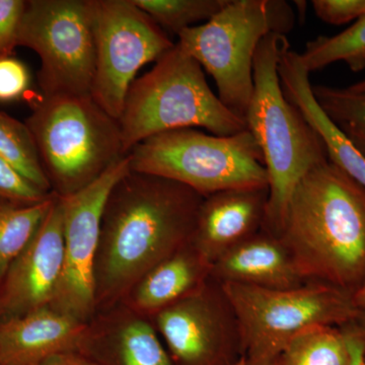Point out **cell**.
<instances>
[{"mask_svg": "<svg viewBox=\"0 0 365 365\" xmlns=\"http://www.w3.org/2000/svg\"><path fill=\"white\" fill-rule=\"evenodd\" d=\"M203 198L180 182L133 170L117 182L101 222L96 314L121 304L148 271L192 242Z\"/></svg>", "mask_w": 365, "mask_h": 365, "instance_id": "cell-1", "label": "cell"}, {"mask_svg": "<svg viewBox=\"0 0 365 365\" xmlns=\"http://www.w3.org/2000/svg\"><path fill=\"white\" fill-rule=\"evenodd\" d=\"M276 235L306 282L364 284L365 189L329 160L300 180Z\"/></svg>", "mask_w": 365, "mask_h": 365, "instance_id": "cell-2", "label": "cell"}, {"mask_svg": "<svg viewBox=\"0 0 365 365\" xmlns=\"http://www.w3.org/2000/svg\"><path fill=\"white\" fill-rule=\"evenodd\" d=\"M287 36L269 34L254 58V91L246 115L248 130L263 155L269 180L264 230L277 234L295 187L309 170L328 162L318 132L285 98L278 64Z\"/></svg>", "mask_w": 365, "mask_h": 365, "instance_id": "cell-3", "label": "cell"}, {"mask_svg": "<svg viewBox=\"0 0 365 365\" xmlns=\"http://www.w3.org/2000/svg\"><path fill=\"white\" fill-rule=\"evenodd\" d=\"M125 155L163 132L202 127L230 136L248 130L246 120L228 110L209 88L200 64L179 44L132 83L118 119Z\"/></svg>", "mask_w": 365, "mask_h": 365, "instance_id": "cell-4", "label": "cell"}, {"mask_svg": "<svg viewBox=\"0 0 365 365\" xmlns=\"http://www.w3.org/2000/svg\"><path fill=\"white\" fill-rule=\"evenodd\" d=\"M26 125L59 197L85 188L127 155L119 122L91 95L43 96Z\"/></svg>", "mask_w": 365, "mask_h": 365, "instance_id": "cell-5", "label": "cell"}, {"mask_svg": "<svg viewBox=\"0 0 365 365\" xmlns=\"http://www.w3.org/2000/svg\"><path fill=\"white\" fill-rule=\"evenodd\" d=\"M294 21L284 0H228L206 23L182 31L178 44L212 76L222 104L246 120L257 49L269 34L287 36Z\"/></svg>", "mask_w": 365, "mask_h": 365, "instance_id": "cell-6", "label": "cell"}, {"mask_svg": "<svg viewBox=\"0 0 365 365\" xmlns=\"http://www.w3.org/2000/svg\"><path fill=\"white\" fill-rule=\"evenodd\" d=\"M133 172L180 182L207 197L222 190L269 188L260 148L251 132L230 136L194 128L163 132L128 153Z\"/></svg>", "mask_w": 365, "mask_h": 365, "instance_id": "cell-7", "label": "cell"}, {"mask_svg": "<svg viewBox=\"0 0 365 365\" xmlns=\"http://www.w3.org/2000/svg\"><path fill=\"white\" fill-rule=\"evenodd\" d=\"M241 333L249 365L277 361L290 341L312 326L343 327L356 319L353 294L321 282L276 289L222 283Z\"/></svg>", "mask_w": 365, "mask_h": 365, "instance_id": "cell-8", "label": "cell"}, {"mask_svg": "<svg viewBox=\"0 0 365 365\" xmlns=\"http://www.w3.org/2000/svg\"><path fill=\"white\" fill-rule=\"evenodd\" d=\"M18 46L40 57L44 97L91 95L96 44L90 0L26 1Z\"/></svg>", "mask_w": 365, "mask_h": 365, "instance_id": "cell-9", "label": "cell"}, {"mask_svg": "<svg viewBox=\"0 0 365 365\" xmlns=\"http://www.w3.org/2000/svg\"><path fill=\"white\" fill-rule=\"evenodd\" d=\"M96 44L91 96L119 119L137 71L175 44L132 0H90Z\"/></svg>", "mask_w": 365, "mask_h": 365, "instance_id": "cell-10", "label": "cell"}, {"mask_svg": "<svg viewBox=\"0 0 365 365\" xmlns=\"http://www.w3.org/2000/svg\"><path fill=\"white\" fill-rule=\"evenodd\" d=\"M128 155L63 203L64 264L51 307L83 323L96 316L95 267L108 197L130 172Z\"/></svg>", "mask_w": 365, "mask_h": 365, "instance_id": "cell-11", "label": "cell"}, {"mask_svg": "<svg viewBox=\"0 0 365 365\" xmlns=\"http://www.w3.org/2000/svg\"><path fill=\"white\" fill-rule=\"evenodd\" d=\"M150 319L175 365H235L242 359L239 322L212 278Z\"/></svg>", "mask_w": 365, "mask_h": 365, "instance_id": "cell-12", "label": "cell"}, {"mask_svg": "<svg viewBox=\"0 0 365 365\" xmlns=\"http://www.w3.org/2000/svg\"><path fill=\"white\" fill-rule=\"evenodd\" d=\"M64 264L63 203L55 197L32 241L19 255L0 283L2 319L51 307Z\"/></svg>", "mask_w": 365, "mask_h": 365, "instance_id": "cell-13", "label": "cell"}, {"mask_svg": "<svg viewBox=\"0 0 365 365\" xmlns=\"http://www.w3.org/2000/svg\"><path fill=\"white\" fill-rule=\"evenodd\" d=\"M269 188L222 190L204 197L192 244L211 264L265 225Z\"/></svg>", "mask_w": 365, "mask_h": 365, "instance_id": "cell-14", "label": "cell"}, {"mask_svg": "<svg viewBox=\"0 0 365 365\" xmlns=\"http://www.w3.org/2000/svg\"><path fill=\"white\" fill-rule=\"evenodd\" d=\"M81 353L98 365H175L151 319L123 304L93 317Z\"/></svg>", "mask_w": 365, "mask_h": 365, "instance_id": "cell-15", "label": "cell"}, {"mask_svg": "<svg viewBox=\"0 0 365 365\" xmlns=\"http://www.w3.org/2000/svg\"><path fill=\"white\" fill-rule=\"evenodd\" d=\"M88 323L42 307L0 322V365H38L60 353L81 352Z\"/></svg>", "mask_w": 365, "mask_h": 365, "instance_id": "cell-16", "label": "cell"}, {"mask_svg": "<svg viewBox=\"0 0 365 365\" xmlns=\"http://www.w3.org/2000/svg\"><path fill=\"white\" fill-rule=\"evenodd\" d=\"M211 278L220 284L237 283L276 289L306 283L280 237L264 228L220 257L212 264Z\"/></svg>", "mask_w": 365, "mask_h": 365, "instance_id": "cell-17", "label": "cell"}, {"mask_svg": "<svg viewBox=\"0 0 365 365\" xmlns=\"http://www.w3.org/2000/svg\"><path fill=\"white\" fill-rule=\"evenodd\" d=\"M211 272L212 264L191 242L148 271L120 304L151 319L202 287Z\"/></svg>", "mask_w": 365, "mask_h": 365, "instance_id": "cell-18", "label": "cell"}, {"mask_svg": "<svg viewBox=\"0 0 365 365\" xmlns=\"http://www.w3.org/2000/svg\"><path fill=\"white\" fill-rule=\"evenodd\" d=\"M278 73L285 98L297 106L304 119L318 132L325 144L329 162L365 189V158L329 119L314 97L309 72L302 64L299 53L288 41L281 51Z\"/></svg>", "mask_w": 365, "mask_h": 365, "instance_id": "cell-19", "label": "cell"}, {"mask_svg": "<svg viewBox=\"0 0 365 365\" xmlns=\"http://www.w3.org/2000/svg\"><path fill=\"white\" fill-rule=\"evenodd\" d=\"M280 365H351L349 339L342 327L316 325L295 336Z\"/></svg>", "mask_w": 365, "mask_h": 365, "instance_id": "cell-20", "label": "cell"}, {"mask_svg": "<svg viewBox=\"0 0 365 365\" xmlns=\"http://www.w3.org/2000/svg\"><path fill=\"white\" fill-rule=\"evenodd\" d=\"M56 194L42 202L23 204L0 199V283L19 255L32 241Z\"/></svg>", "mask_w": 365, "mask_h": 365, "instance_id": "cell-21", "label": "cell"}, {"mask_svg": "<svg viewBox=\"0 0 365 365\" xmlns=\"http://www.w3.org/2000/svg\"><path fill=\"white\" fill-rule=\"evenodd\" d=\"M300 60L307 71L316 72L325 67L344 62L354 73L365 69V16L349 28L333 36H319L307 43Z\"/></svg>", "mask_w": 365, "mask_h": 365, "instance_id": "cell-22", "label": "cell"}, {"mask_svg": "<svg viewBox=\"0 0 365 365\" xmlns=\"http://www.w3.org/2000/svg\"><path fill=\"white\" fill-rule=\"evenodd\" d=\"M312 88L322 110L365 158V93L325 85Z\"/></svg>", "mask_w": 365, "mask_h": 365, "instance_id": "cell-23", "label": "cell"}, {"mask_svg": "<svg viewBox=\"0 0 365 365\" xmlns=\"http://www.w3.org/2000/svg\"><path fill=\"white\" fill-rule=\"evenodd\" d=\"M0 158L11 163L45 193H53L30 129L2 112H0Z\"/></svg>", "mask_w": 365, "mask_h": 365, "instance_id": "cell-24", "label": "cell"}, {"mask_svg": "<svg viewBox=\"0 0 365 365\" xmlns=\"http://www.w3.org/2000/svg\"><path fill=\"white\" fill-rule=\"evenodd\" d=\"M163 31L179 35L182 31L212 19L228 0H132Z\"/></svg>", "mask_w": 365, "mask_h": 365, "instance_id": "cell-25", "label": "cell"}, {"mask_svg": "<svg viewBox=\"0 0 365 365\" xmlns=\"http://www.w3.org/2000/svg\"><path fill=\"white\" fill-rule=\"evenodd\" d=\"M54 193H45L29 181L11 163L0 158V199L23 204L42 202Z\"/></svg>", "mask_w": 365, "mask_h": 365, "instance_id": "cell-26", "label": "cell"}, {"mask_svg": "<svg viewBox=\"0 0 365 365\" xmlns=\"http://www.w3.org/2000/svg\"><path fill=\"white\" fill-rule=\"evenodd\" d=\"M30 83V71L23 61L11 56L0 57V103L20 100Z\"/></svg>", "mask_w": 365, "mask_h": 365, "instance_id": "cell-27", "label": "cell"}, {"mask_svg": "<svg viewBox=\"0 0 365 365\" xmlns=\"http://www.w3.org/2000/svg\"><path fill=\"white\" fill-rule=\"evenodd\" d=\"M26 1L0 0V57L11 56L18 46Z\"/></svg>", "mask_w": 365, "mask_h": 365, "instance_id": "cell-28", "label": "cell"}, {"mask_svg": "<svg viewBox=\"0 0 365 365\" xmlns=\"http://www.w3.org/2000/svg\"><path fill=\"white\" fill-rule=\"evenodd\" d=\"M314 14L329 25L341 26L365 16V0H314Z\"/></svg>", "mask_w": 365, "mask_h": 365, "instance_id": "cell-29", "label": "cell"}, {"mask_svg": "<svg viewBox=\"0 0 365 365\" xmlns=\"http://www.w3.org/2000/svg\"><path fill=\"white\" fill-rule=\"evenodd\" d=\"M38 365H98L81 352H66L54 355Z\"/></svg>", "mask_w": 365, "mask_h": 365, "instance_id": "cell-30", "label": "cell"}, {"mask_svg": "<svg viewBox=\"0 0 365 365\" xmlns=\"http://www.w3.org/2000/svg\"><path fill=\"white\" fill-rule=\"evenodd\" d=\"M342 328L344 329L346 334H347L348 339H349L352 354L351 365H365L364 357H362L361 343H360L356 333L353 330L351 323L343 326Z\"/></svg>", "mask_w": 365, "mask_h": 365, "instance_id": "cell-31", "label": "cell"}, {"mask_svg": "<svg viewBox=\"0 0 365 365\" xmlns=\"http://www.w3.org/2000/svg\"><path fill=\"white\" fill-rule=\"evenodd\" d=\"M353 330L361 343L362 357L365 362V309H359L356 319L352 322Z\"/></svg>", "mask_w": 365, "mask_h": 365, "instance_id": "cell-32", "label": "cell"}, {"mask_svg": "<svg viewBox=\"0 0 365 365\" xmlns=\"http://www.w3.org/2000/svg\"><path fill=\"white\" fill-rule=\"evenodd\" d=\"M353 302L357 309H365V283L357 292L353 294Z\"/></svg>", "mask_w": 365, "mask_h": 365, "instance_id": "cell-33", "label": "cell"}, {"mask_svg": "<svg viewBox=\"0 0 365 365\" xmlns=\"http://www.w3.org/2000/svg\"><path fill=\"white\" fill-rule=\"evenodd\" d=\"M349 90L357 91V93H365V78L359 83H353V85L347 86Z\"/></svg>", "mask_w": 365, "mask_h": 365, "instance_id": "cell-34", "label": "cell"}, {"mask_svg": "<svg viewBox=\"0 0 365 365\" xmlns=\"http://www.w3.org/2000/svg\"><path fill=\"white\" fill-rule=\"evenodd\" d=\"M235 365H249L247 364L246 360H245L244 357H242L241 359L239 360V361L237 362ZM271 365H280L279 359L277 360V361L274 362L273 364Z\"/></svg>", "mask_w": 365, "mask_h": 365, "instance_id": "cell-35", "label": "cell"}]
</instances>
